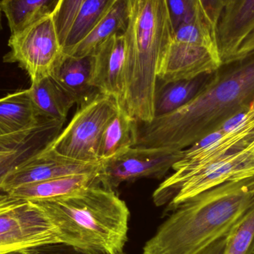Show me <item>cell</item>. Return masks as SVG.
Instances as JSON below:
<instances>
[{
  "label": "cell",
  "mask_w": 254,
  "mask_h": 254,
  "mask_svg": "<svg viewBox=\"0 0 254 254\" xmlns=\"http://www.w3.org/2000/svg\"><path fill=\"white\" fill-rule=\"evenodd\" d=\"M4 254H37V249H27V250L18 251Z\"/></svg>",
  "instance_id": "1f68e13d"
},
{
  "label": "cell",
  "mask_w": 254,
  "mask_h": 254,
  "mask_svg": "<svg viewBox=\"0 0 254 254\" xmlns=\"http://www.w3.org/2000/svg\"><path fill=\"white\" fill-rule=\"evenodd\" d=\"M8 46L10 51L3 61L18 64L29 76L31 84L50 77L64 54L52 15L10 34Z\"/></svg>",
  "instance_id": "52a82bcc"
},
{
  "label": "cell",
  "mask_w": 254,
  "mask_h": 254,
  "mask_svg": "<svg viewBox=\"0 0 254 254\" xmlns=\"http://www.w3.org/2000/svg\"><path fill=\"white\" fill-rule=\"evenodd\" d=\"M210 74L190 80L164 83L157 89L155 117L173 113L190 101L205 84Z\"/></svg>",
  "instance_id": "7402d4cb"
},
{
  "label": "cell",
  "mask_w": 254,
  "mask_h": 254,
  "mask_svg": "<svg viewBox=\"0 0 254 254\" xmlns=\"http://www.w3.org/2000/svg\"><path fill=\"white\" fill-rule=\"evenodd\" d=\"M93 56L74 57L63 54L51 77L72 100L81 105L95 96L98 91L91 86Z\"/></svg>",
  "instance_id": "5bb4252c"
},
{
  "label": "cell",
  "mask_w": 254,
  "mask_h": 254,
  "mask_svg": "<svg viewBox=\"0 0 254 254\" xmlns=\"http://www.w3.org/2000/svg\"><path fill=\"white\" fill-rule=\"evenodd\" d=\"M201 2L209 19L216 26L219 13L223 7L224 0H201Z\"/></svg>",
  "instance_id": "f1b7e54d"
},
{
  "label": "cell",
  "mask_w": 254,
  "mask_h": 254,
  "mask_svg": "<svg viewBox=\"0 0 254 254\" xmlns=\"http://www.w3.org/2000/svg\"><path fill=\"white\" fill-rule=\"evenodd\" d=\"M225 1H226V0H224V2H225Z\"/></svg>",
  "instance_id": "e575fe53"
},
{
  "label": "cell",
  "mask_w": 254,
  "mask_h": 254,
  "mask_svg": "<svg viewBox=\"0 0 254 254\" xmlns=\"http://www.w3.org/2000/svg\"><path fill=\"white\" fill-rule=\"evenodd\" d=\"M224 254H254V205L228 234Z\"/></svg>",
  "instance_id": "d4e9b609"
},
{
  "label": "cell",
  "mask_w": 254,
  "mask_h": 254,
  "mask_svg": "<svg viewBox=\"0 0 254 254\" xmlns=\"http://www.w3.org/2000/svg\"><path fill=\"white\" fill-rule=\"evenodd\" d=\"M253 176L254 131L237 149L188 175L179 185L167 210L173 211L184 201L213 187Z\"/></svg>",
  "instance_id": "ba28073f"
},
{
  "label": "cell",
  "mask_w": 254,
  "mask_h": 254,
  "mask_svg": "<svg viewBox=\"0 0 254 254\" xmlns=\"http://www.w3.org/2000/svg\"><path fill=\"white\" fill-rule=\"evenodd\" d=\"M56 243L58 230L34 202L0 193V254Z\"/></svg>",
  "instance_id": "8992f818"
},
{
  "label": "cell",
  "mask_w": 254,
  "mask_h": 254,
  "mask_svg": "<svg viewBox=\"0 0 254 254\" xmlns=\"http://www.w3.org/2000/svg\"><path fill=\"white\" fill-rule=\"evenodd\" d=\"M253 51H254V31L243 42L234 59L245 56Z\"/></svg>",
  "instance_id": "4dcf8cb0"
},
{
  "label": "cell",
  "mask_w": 254,
  "mask_h": 254,
  "mask_svg": "<svg viewBox=\"0 0 254 254\" xmlns=\"http://www.w3.org/2000/svg\"><path fill=\"white\" fill-rule=\"evenodd\" d=\"M28 90L33 107L39 117L65 122L68 112L74 103L51 76L31 84Z\"/></svg>",
  "instance_id": "d6986e66"
},
{
  "label": "cell",
  "mask_w": 254,
  "mask_h": 254,
  "mask_svg": "<svg viewBox=\"0 0 254 254\" xmlns=\"http://www.w3.org/2000/svg\"><path fill=\"white\" fill-rule=\"evenodd\" d=\"M138 132L137 119L121 105L103 132L98 152L100 161L105 162L134 147Z\"/></svg>",
  "instance_id": "2e32d148"
},
{
  "label": "cell",
  "mask_w": 254,
  "mask_h": 254,
  "mask_svg": "<svg viewBox=\"0 0 254 254\" xmlns=\"http://www.w3.org/2000/svg\"><path fill=\"white\" fill-rule=\"evenodd\" d=\"M115 1L116 0H84L82 2L63 45L64 54L71 50L92 31Z\"/></svg>",
  "instance_id": "603a6c76"
},
{
  "label": "cell",
  "mask_w": 254,
  "mask_h": 254,
  "mask_svg": "<svg viewBox=\"0 0 254 254\" xmlns=\"http://www.w3.org/2000/svg\"><path fill=\"white\" fill-rule=\"evenodd\" d=\"M184 150L134 147L103 162L101 185L113 190L124 182L142 178L161 179L183 156Z\"/></svg>",
  "instance_id": "9c48e42d"
},
{
  "label": "cell",
  "mask_w": 254,
  "mask_h": 254,
  "mask_svg": "<svg viewBox=\"0 0 254 254\" xmlns=\"http://www.w3.org/2000/svg\"><path fill=\"white\" fill-rule=\"evenodd\" d=\"M60 0H1L0 7L8 22L10 34L19 32L39 19L50 16Z\"/></svg>",
  "instance_id": "44dd1931"
},
{
  "label": "cell",
  "mask_w": 254,
  "mask_h": 254,
  "mask_svg": "<svg viewBox=\"0 0 254 254\" xmlns=\"http://www.w3.org/2000/svg\"><path fill=\"white\" fill-rule=\"evenodd\" d=\"M254 205V176L213 187L178 206L142 254H198L228 235Z\"/></svg>",
  "instance_id": "7a4b0ae2"
},
{
  "label": "cell",
  "mask_w": 254,
  "mask_h": 254,
  "mask_svg": "<svg viewBox=\"0 0 254 254\" xmlns=\"http://www.w3.org/2000/svg\"><path fill=\"white\" fill-rule=\"evenodd\" d=\"M101 164H89L69 161L56 155L47 146L18 166L2 182L1 190L7 192L28 184L50 180L64 176L99 173Z\"/></svg>",
  "instance_id": "8fae6325"
},
{
  "label": "cell",
  "mask_w": 254,
  "mask_h": 254,
  "mask_svg": "<svg viewBox=\"0 0 254 254\" xmlns=\"http://www.w3.org/2000/svg\"><path fill=\"white\" fill-rule=\"evenodd\" d=\"M122 105L119 99L98 93L78 106L69 124L47 145L62 158L83 164H101L100 142L109 121Z\"/></svg>",
  "instance_id": "5b68a950"
},
{
  "label": "cell",
  "mask_w": 254,
  "mask_h": 254,
  "mask_svg": "<svg viewBox=\"0 0 254 254\" xmlns=\"http://www.w3.org/2000/svg\"><path fill=\"white\" fill-rule=\"evenodd\" d=\"M173 34L164 0H131L122 106L137 122L155 118L157 71Z\"/></svg>",
  "instance_id": "277c9868"
},
{
  "label": "cell",
  "mask_w": 254,
  "mask_h": 254,
  "mask_svg": "<svg viewBox=\"0 0 254 254\" xmlns=\"http://www.w3.org/2000/svg\"><path fill=\"white\" fill-rule=\"evenodd\" d=\"M254 100V51L222 63L188 104L144 124L135 146L184 150L246 110Z\"/></svg>",
  "instance_id": "6da1fadb"
},
{
  "label": "cell",
  "mask_w": 254,
  "mask_h": 254,
  "mask_svg": "<svg viewBox=\"0 0 254 254\" xmlns=\"http://www.w3.org/2000/svg\"><path fill=\"white\" fill-rule=\"evenodd\" d=\"M37 254H126L125 252L118 254L105 253V252H93L84 250L68 246L64 243L48 245L43 247L37 248Z\"/></svg>",
  "instance_id": "83f0119b"
},
{
  "label": "cell",
  "mask_w": 254,
  "mask_h": 254,
  "mask_svg": "<svg viewBox=\"0 0 254 254\" xmlns=\"http://www.w3.org/2000/svg\"><path fill=\"white\" fill-rule=\"evenodd\" d=\"M31 201L55 225L61 243L93 252H124L130 213L113 190L92 185L58 198Z\"/></svg>",
  "instance_id": "3957f363"
},
{
  "label": "cell",
  "mask_w": 254,
  "mask_h": 254,
  "mask_svg": "<svg viewBox=\"0 0 254 254\" xmlns=\"http://www.w3.org/2000/svg\"><path fill=\"white\" fill-rule=\"evenodd\" d=\"M101 172L72 175L28 184L7 192L15 198L28 201L51 199L68 195L82 188L101 185Z\"/></svg>",
  "instance_id": "e0dca14e"
},
{
  "label": "cell",
  "mask_w": 254,
  "mask_h": 254,
  "mask_svg": "<svg viewBox=\"0 0 254 254\" xmlns=\"http://www.w3.org/2000/svg\"><path fill=\"white\" fill-rule=\"evenodd\" d=\"M174 32L181 25L206 13L201 0H164Z\"/></svg>",
  "instance_id": "484cf974"
},
{
  "label": "cell",
  "mask_w": 254,
  "mask_h": 254,
  "mask_svg": "<svg viewBox=\"0 0 254 254\" xmlns=\"http://www.w3.org/2000/svg\"><path fill=\"white\" fill-rule=\"evenodd\" d=\"M14 148L15 147H8L7 149H0V159H1V158H3V157L5 156L7 154L10 153V152H11Z\"/></svg>",
  "instance_id": "d6a6232c"
},
{
  "label": "cell",
  "mask_w": 254,
  "mask_h": 254,
  "mask_svg": "<svg viewBox=\"0 0 254 254\" xmlns=\"http://www.w3.org/2000/svg\"><path fill=\"white\" fill-rule=\"evenodd\" d=\"M228 234L221 237L198 254H224L228 241Z\"/></svg>",
  "instance_id": "f546056e"
},
{
  "label": "cell",
  "mask_w": 254,
  "mask_h": 254,
  "mask_svg": "<svg viewBox=\"0 0 254 254\" xmlns=\"http://www.w3.org/2000/svg\"><path fill=\"white\" fill-rule=\"evenodd\" d=\"M215 31L222 64L234 59L243 42L254 31V0H226Z\"/></svg>",
  "instance_id": "7c38bea8"
},
{
  "label": "cell",
  "mask_w": 254,
  "mask_h": 254,
  "mask_svg": "<svg viewBox=\"0 0 254 254\" xmlns=\"http://www.w3.org/2000/svg\"><path fill=\"white\" fill-rule=\"evenodd\" d=\"M91 86L99 93L115 97L122 105L125 93V35L111 37L92 55Z\"/></svg>",
  "instance_id": "4fadbf2b"
},
{
  "label": "cell",
  "mask_w": 254,
  "mask_h": 254,
  "mask_svg": "<svg viewBox=\"0 0 254 254\" xmlns=\"http://www.w3.org/2000/svg\"><path fill=\"white\" fill-rule=\"evenodd\" d=\"M43 119L37 116L28 89L0 98V137L33 128Z\"/></svg>",
  "instance_id": "ac0fdd59"
},
{
  "label": "cell",
  "mask_w": 254,
  "mask_h": 254,
  "mask_svg": "<svg viewBox=\"0 0 254 254\" xmlns=\"http://www.w3.org/2000/svg\"><path fill=\"white\" fill-rule=\"evenodd\" d=\"M173 40L203 46L219 55L215 26L206 13L181 25L173 32Z\"/></svg>",
  "instance_id": "cb8c5ba5"
},
{
  "label": "cell",
  "mask_w": 254,
  "mask_h": 254,
  "mask_svg": "<svg viewBox=\"0 0 254 254\" xmlns=\"http://www.w3.org/2000/svg\"><path fill=\"white\" fill-rule=\"evenodd\" d=\"M84 0H60L52 13L61 46L64 45L80 4Z\"/></svg>",
  "instance_id": "4316f807"
},
{
  "label": "cell",
  "mask_w": 254,
  "mask_h": 254,
  "mask_svg": "<svg viewBox=\"0 0 254 254\" xmlns=\"http://www.w3.org/2000/svg\"><path fill=\"white\" fill-rule=\"evenodd\" d=\"M222 64L218 54L203 46L172 40L157 71L163 83L190 80L210 74Z\"/></svg>",
  "instance_id": "30bf717a"
},
{
  "label": "cell",
  "mask_w": 254,
  "mask_h": 254,
  "mask_svg": "<svg viewBox=\"0 0 254 254\" xmlns=\"http://www.w3.org/2000/svg\"><path fill=\"white\" fill-rule=\"evenodd\" d=\"M1 7H0V29H1Z\"/></svg>",
  "instance_id": "836d02e7"
},
{
  "label": "cell",
  "mask_w": 254,
  "mask_h": 254,
  "mask_svg": "<svg viewBox=\"0 0 254 254\" xmlns=\"http://www.w3.org/2000/svg\"><path fill=\"white\" fill-rule=\"evenodd\" d=\"M65 122L48 119L31 137L0 159V193L4 179L22 163L46 147L62 130Z\"/></svg>",
  "instance_id": "ffe728a7"
},
{
  "label": "cell",
  "mask_w": 254,
  "mask_h": 254,
  "mask_svg": "<svg viewBox=\"0 0 254 254\" xmlns=\"http://www.w3.org/2000/svg\"><path fill=\"white\" fill-rule=\"evenodd\" d=\"M131 13V0H116L105 16L92 31L65 55L86 57L94 55L97 49L114 36L125 35Z\"/></svg>",
  "instance_id": "9a60e30c"
}]
</instances>
